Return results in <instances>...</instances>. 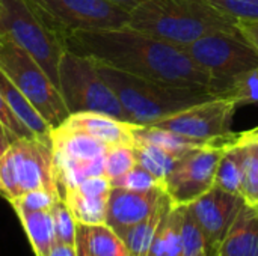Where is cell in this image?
I'll use <instances>...</instances> for the list:
<instances>
[{
  "instance_id": "obj_1",
  "label": "cell",
  "mask_w": 258,
  "mask_h": 256,
  "mask_svg": "<svg viewBox=\"0 0 258 256\" xmlns=\"http://www.w3.org/2000/svg\"><path fill=\"white\" fill-rule=\"evenodd\" d=\"M67 47L71 51L142 78L212 91V78L184 48L130 26L74 30L67 36Z\"/></svg>"
},
{
  "instance_id": "obj_2",
  "label": "cell",
  "mask_w": 258,
  "mask_h": 256,
  "mask_svg": "<svg viewBox=\"0 0 258 256\" xmlns=\"http://www.w3.org/2000/svg\"><path fill=\"white\" fill-rule=\"evenodd\" d=\"M98 72L118 97L128 122L150 127L189 107L213 100L207 88H186L142 78L101 62H97Z\"/></svg>"
},
{
  "instance_id": "obj_3",
  "label": "cell",
  "mask_w": 258,
  "mask_h": 256,
  "mask_svg": "<svg viewBox=\"0 0 258 256\" xmlns=\"http://www.w3.org/2000/svg\"><path fill=\"white\" fill-rule=\"evenodd\" d=\"M127 26L186 48L207 33L236 29V21L209 0H144Z\"/></svg>"
},
{
  "instance_id": "obj_4",
  "label": "cell",
  "mask_w": 258,
  "mask_h": 256,
  "mask_svg": "<svg viewBox=\"0 0 258 256\" xmlns=\"http://www.w3.org/2000/svg\"><path fill=\"white\" fill-rule=\"evenodd\" d=\"M0 36L24 48L59 86V62L68 50V33L32 0H0Z\"/></svg>"
},
{
  "instance_id": "obj_5",
  "label": "cell",
  "mask_w": 258,
  "mask_h": 256,
  "mask_svg": "<svg viewBox=\"0 0 258 256\" xmlns=\"http://www.w3.org/2000/svg\"><path fill=\"white\" fill-rule=\"evenodd\" d=\"M59 91L71 113L95 112L128 122V118L115 95L98 72L94 59L67 50L59 62Z\"/></svg>"
},
{
  "instance_id": "obj_6",
  "label": "cell",
  "mask_w": 258,
  "mask_h": 256,
  "mask_svg": "<svg viewBox=\"0 0 258 256\" xmlns=\"http://www.w3.org/2000/svg\"><path fill=\"white\" fill-rule=\"evenodd\" d=\"M184 50L209 74L215 95L240 75L258 68V50L237 27L207 33Z\"/></svg>"
},
{
  "instance_id": "obj_7",
  "label": "cell",
  "mask_w": 258,
  "mask_h": 256,
  "mask_svg": "<svg viewBox=\"0 0 258 256\" xmlns=\"http://www.w3.org/2000/svg\"><path fill=\"white\" fill-rule=\"evenodd\" d=\"M0 69L51 128L70 116L60 91L39 63L18 44L3 36H0Z\"/></svg>"
},
{
  "instance_id": "obj_8",
  "label": "cell",
  "mask_w": 258,
  "mask_h": 256,
  "mask_svg": "<svg viewBox=\"0 0 258 256\" xmlns=\"http://www.w3.org/2000/svg\"><path fill=\"white\" fill-rule=\"evenodd\" d=\"M237 109L233 100L216 97L172 115L153 127L165 128L203 143L227 145L239 137V134L231 131V122Z\"/></svg>"
},
{
  "instance_id": "obj_9",
  "label": "cell",
  "mask_w": 258,
  "mask_h": 256,
  "mask_svg": "<svg viewBox=\"0 0 258 256\" xmlns=\"http://www.w3.org/2000/svg\"><path fill=\"white\" fill-rule=\"evenodd\" d=\"M227 145L210 143L181 155L163 181L172 205H189L215 186L219 160Z\"/></svg>"
},
{
  "instance_id": "obj_10",
  "label": "cell",
  "mask_w": 258,
  "mask_h": 256,
  "mask_svg": "<svg viewBox=\"0 0 258 256\" xmlns=\"http://www.w3.org/2000/svg\"><path fill=\"white\" fill-rule=\"evenodd\" d=\"M6 155L11 161L20 196L36 189L60 195L51 140L21 137L11 143Z\"/></svg>"
},
{
  "instance_id": "obj_11",
  "label": "cell",
  "mask_w": 258,
  "mask_h": 256,
  "mask_svg": "<svg viewBox=\"0 0 258 256\" xmlns=\"http://www.w3.org/2000/svg\"><path fill=\"white\" fill-rule=\"evenodd\" d=\"M63 32L116 29L128 24L130 12L107 0H32Z\"/></svg>"
},
{
  "instance_id": "obj_12",
  "label": "cell",
  "mask_w": 258,
  "mask_h": 256,
  "mask_svg": "<svg viewBox=\"0 0 258 256\" xmlns=\"http://www.w3.org/2000/svg\"><path fill=\"white\" fill-rule=\"evenodd\" d=\"M243 204L242 196L213 186L187 205L203 231L207 256H219L221 246Z\"/></svg>"
},
{
  "instance_id": "obj_13",
  "label": "cell",
  "mask_w": 258,
  "mask_h": 256,
  "mask_svg": "<svg viewBox=\"0 0 258 256\" xmlns=\"http://www.w3.org/2000/svg\"><path fill=\"white\" fill-rule=\"evenodd\" d=\"M168 199L163 187L148 192H133L112 187L107 198L106 225L121 235L130 226L150 217Z\"/></svg>"
},
{
  "instance_id": "obj_14",
  "label": "cell",
  "mask_w": 258,
  "mask_h": 256,
  "mask_svg": "<svg viewBox=\"0 0 258 256\" xmlns=\"http://www.w3.org/2000/svg\"><path fill=\"white\" fill-rule=\"evenodd\" d=\"M60 127L79 130L94 136L107 146L115 145H135L133 124L116 119L110 115L95 113V112H80L71 113Z\"/></svg>"
},
{
  "instance_id": "obj_15",
  "label": "cell",
  "mask_w": 258,
  "mask_h": 256,
  "mask_svg": "<svg viewBox=\"0 0 258 256\" xmlns=\"http://www.w3.org/2000/svg\"><path fill=\"white\" fill-rule=\"evenodd\" d=\"M219 256H258V207L245 202L237 213Z\"/></svg>"
},
{
  "instance_id": "obj_16",
  "label": "cell",
  "mask_w": 258,
  "mask_h": 256,
  "mask_svg": "<svg viewBox=\"0 0 258 256\" xmlns=\"http://www.w3.org/2000/svg\"><path fill=\"white\" fill-rule=\"evenodd\" d=\"M50 137L53 145V154L57 160H92L104 155L109 148L106 143L88 133L65 128L60 125L51 130Z\"/></svg>"
},
{
  "instance_id": "obj_17",
  "label": "cell",
  "mask_w": 258,
  "mask_h": 256,
  "mask_svg": "<svg viewBox=\"0 0 258 256\" xmlns=\"http://www.w3.org/2000/svg\"><path fill=\"white\" fill-rule=\"evenodd\" d=\"M76 249L77 256H132L122 238L106 223H77Z\"/></svg>"
},
{
  "instance_id": "obj_18",
  "label": "cell",
  "mask_w": 258,
  "mask_h": 256,
  "mask_svg": "<svg viewBox=\"0 0 258 256\" xmlns=\"http://www.w3.org/2000/svg\"><path fill=\"white\" fill-rule=\"evenodd\" d=\"M0 95L8 101L18 118L33 131V134L41 140H51V127L47 121L35 110V107L24 98L18 88L11 81V78L0 69Z\"/></svg>"
},
{
  "instance_id": "obj_19",
  "label": "cell",
  "mask_w": 258,
  "mask_h": 256,
  "mask_svg": "<svg viewBox=\"0 0 258 256\" xmlns=\"http://www.w3.org/2000/svg\"><path fill=\"white\" fill-rule=\"evenodd\" d=\"M246 155V142L243 140L242 134L236 142L230 143L218 164L215 186L230 192L233 195L242 196V178H243V163Z\"/></svg>"
},
{
  "instance_id": "obj_20",
  "label": "cell",
  "mask_w": 258,
  "mask_h": 256,
  "mask_svg": "<svg viewBox=\"0 0 258 256\" xmlns=\"http://www.w3.org/2000/svg\"><path fill=\"white\" fill-rule=\"evenodd\" d=\"M172 202L168 196V199L145 220L130 226L128 229H125L119 237L122 238V241L125 243L128 252L132 256H148L150 247L153 244V240L157 234V229L163 220V217L166 216V213L171 210Z\"/></svg>"
},
{
  "instance_id": "obj_21",
  "label": "cell",
  "mask_w": 258,
  "mask_h": 256,
  "mask_svg": "<svg viewBox=\"0 0 258 256\" xmlns=\"http://www.w3.org/2000/svg\"><path fill=\"white\" fill-rule=\"evenodd\" d=\"M23 229L27 234L35 256H48L54 237V225L51 210L45 211H15Z\"/></svg>"
},
{
  "instance_id": "obj_22",
  "label": "cell",
  "mask_w": 258,
  "mask_h": 256,
  "mask_svg": "<svg viewBox=\"0 0 258 256\" xmlns=\"http://www.w3.org/2000/svg\"><path fill=\"white\" fill-rule=\"evenodd\" d=\"M186 205H172L163 217L148 256H181V222Z\"/></svg>"
},
{
  "instance_id": "obj_23",
  "label": "cell",
  "mask_w": 258,
  "mask_h": 256,
  "mask_svg": "<svg viewBox=\"0 0 258 256\" xmlns=\"http://www.w3.org/2000/svg\"><path fill=\"white\" fill-rule=\"evenodd\" d=\"M65 199L74 220L80 225H101L106 223L107 198L109 196H86L76 187L63 190Z\"/></svg>"
},
{
  "instance_id": "obj_24",
  "label": "cell",
  "mask_w": 258,
  "mask_h": 256,
  "mask_svg": "<svg viewBox=\"0 0 258 256\" xmlns=\"http://www.w3.org/2000/svg\"><path fill=\"white\" fill-rule=\"evenodd\" d=\"M133 136H135V142L139 140V142H148V143L157 145L175 157H181L186 152H189L190 149H195L198 146L210 145V143L197 142L194 139L184 137V136L177 134L174 131L159 128V127H153V125H150V127L133 125Z\"/></svg>"
},
{
  "instance_id": "obj_25",
  "label": "cell",
  "mask_w": 258,
  "mask_h": 256,
  "mask_svg": "<svg viewBox=\"0 0 258 256\" xmlns=\"http://www.w3.org/2000/svg\"><path fill=\"white\" fill-rule=\"evenodd\" d=\"M135 154H136V161L139 166L147 169L150 174H153L162 184L165 178L169 175L172 170L175 161L180 157L172 155L171 152L165 151L163 148L148 143V142H139L136 140L135 145Z\"/></svg>"
},
{
  "instance_id": "obj_26",
  "label": "cell",
  "mask_w": 258,
  "mask_h": 256,
  "mask_svg": "<svg viewBox=\"0 0 258 256\" xmlns=\"http://www.w3.org/2000/svg\"><path fill=\"white\" fill-rule=\"evenodd\" d=\"M246 142V155L243 163L242 198L251 205H258V137L248 131L240 133Z\"/></svg>"
},
{
  "instance_id": "obj_27",
  "label": "cell",
  "mask_w": 258,
  "mask_h": 256,
  "mask_svg": "<svg viewBox=\"0 0 258 256\" xmlns=\"http://www.w3.org/2000/svg\"><path fill=\"white\" fill-rule=\"evenodd\" d=\"M218 97L233 100L237 107L258 103V68L240 75L230 84H227Z\"/></svg>"
},
{
  "instance_id": "obj_28",
  "label": "cell",
  "mask_w": 258,
  "mask_h": 256,
  "mask_svg": "<svg viewBox=\"0 0 258 256\" xmlns=\"http://www.w3.org/2000/svg\"><path fill=\"white\" fill-rule=\"evenodd\" d=\"M136 164V154L132 145L109 146L104 154V175L110 181L125 175Z\"/></svg>"
},
{
  "instance_id": "obj_29",
  "label": "cell",
  "mask_w": 258,
  "mask_h": 256,
  "mask_svg": "<svg viewBox=\"0 0 258 256\" xmlns=\"http://www.w3.org/2000/svg\"><path fill=\"white\" fill-rule=\"evenodd\" d=\"M181 256H207L203 231L187 205L181 222Z\"/></svg>"
},
{
  "instance_id": "obj_30",
  "label": "cell",
  "mask_w": 258,
  "mask_h": 256,
  "mask_svg": "<svg viewBox=\"0 0 258 256\" xmlns=\"http://www.w3.org/2000/svg\"><path fill=\"white\" fill-rule=\"evenodd\" d=\"M51 216H53L56 241H60L65 244H76L77 222L74 220L63 198H59L54 202V205L51 207Z\"/></svg>"
},
{
  "instance_id": "obj_31",
  "label": "cell",
  "mask_w": 258,
  "mask_h": 256,
  "mask_svg": "<svg viewBox=\"0 0 258 256\" xmlns=\"http://www.w3.org/2000/svg\"><path fill=\"white\" fill-rule=\"evenodd\" d=\"M59 198H62L59 193L45 189H36L23 193L21 196L9 201V204L15 211H45L51 210V207Z\"/></svg>"
},
{
  "instance_id": "obj_32",
  "label": "cell",
  "mask_w": 258,
  "mask_h": 256,
  "mask_svg": "<svg viewBox=\"0 0 258 256\" xmlns=\"http://www.w3.org/2000/svg\"><path fill=\"white\" fill-rule=\"evenodd\" d=\"M110 184L112 187H121V189H127L133 192H148L157 187H163V184L153 174H150L147 169H144L139 164H136L125 175L116 180H112Z\"/></svg>"
},
{
  "instance_id": "obj_33",
  "label": "cell",
  "mask_w": 258,
  "mask_h": 256,
  "mask_svg": "<svg viewBox=\"0 0 258 256\" xmlns=\"http://www.w3.org/2000/svg\"><path fill=\"white\" fill-rule=\"evenodd\" d=\"M218 11L234 21H257L258 0H209Z\"/></svg>"
},
{
  "instance_id": "obj_34",
  "label": "cell",
  "mask_w": 258,
  "mask_h": 256,
  "mask_svg": "<svg viewBox=\"0 0 258 256\" xmlns=\"http://www.w3.org/2000/svg\"><path fill=\"white\" fill-rule=\"evenodd\" d=\"M0 122L6 128L12 142L21 137H36L33 131L18 118V115L12 110V107L2 95H0Z\"/></svg>"
},
{
  "instance_id": "obj_35",
  "label": "cell",
  "mask_w": 258,
  "mask_h": 256,
  "mask_svg": "<svg viewBox=\"0 0 258 256\" xmlns=\"http://www.w3.org/2000/svg\"><path fill=\"white\" fill-rule=\"evenodd\" d=\"M76 189L86 196H109L112 184L106 175H98L83 180L79 186H76Z\"/></svg>"
},
{
  "instance_id": "obj_36",
  "label": "cell",
  "mask_w": 258,
  "mask_h": 256,
  "mask_svg": "<svg viewBox=\"0 0 258 256\" xmlns=\"http://www.w3.org/2000/svg\"><path fill=\"white\" fill-rule=\"evenodd\" d=\"M236 27L258 50V20L257 21H236Z\"/></svg>"
},
{
  "instance_id": "obj_37",
  "label": "cell",
  "mask_w": 258,
  "mask_h": 256,
  "mask_svg": "<svg viewBox=\"0 0 258 256\" xmlns=\"http://www.w3.org/2000/svg\"><path fill=\"white\" fill-rule=\"evenodd\" d=\"M48 256H77L76 244H65L60 241H54Z\"/></svg>"
},
{
  "instance_id": "obj_38",
  "label": "cell",
  "mask_w": 258,
  "mask_h": 256,
  "mask_svg": "<svg viewBox=\"0 0 258 256\" xmlns=\"http://www.w3.org/2000/svg\"><path fill=\"white\" fill-rule=\"evenodd\" d=\"M107 2H110L112 5H115V6H118V8H121V9H124V11H127V12H132V11L136 9L144 0H107Z\"/></svg>"
},
{
  "instance_id": "obj_39",
  "label": "cell",
  "mask_w": 258,
  "mask_h": 256,
  "mask_svg": "<svg viewBox=\"0 0 258 256\" xmlns=\"http://www.w3.org/2000/svg\"><path fill=\"white\" fill-rule=\"evenodd\" d=\"M11 143H12V140H11V137H9V134H8V131H6V128H5L3 124L0 122V157L8 151V148L11 146Z\"/></svg>"
},
{
  "instance_id": "obj_40",
  "label": "cell",
  "mask_w": 258,
  "mask_h": 256,
  "mask_svg": "<svg viewBox=\"0 0 258 256\" xmlns=\"http://www.w3.org/2000/svg\"><path fill=\"white\" fill-rule=\"evenodd\" d=\"M248 133H249L251 136H255V137H258V127H255V128H252V130H249Z\"/></svg>"
},
{
  "instance_id": "obj_41",
  "label": "cell",
  "mask_w": 258,
  "mask_h": 256,
  "mask_svg": "<svg viewBox=\"0 0 258 256\" xmlns=\"http://www.w3.org/2000/svg\"><path fill=\"white\" fill-rule=\"evenodd\" d=\"M0 12H2V5H0Z\"/></svg>"
},
{
  "instance_id": "obj_42",
  "label": "cell",
  "mask_w": 258,
  "mask_h": 256,
  "mask_svg": "<svg viewBox=\"0 0 258 256\" xmlns=\"http://www.w3.org/2000/svg\"><path fill=\"white\" fill-rule=\"evenodd\" d=\"M257 207H258V205H257Z\"/></svg>"
}]
</instances>
